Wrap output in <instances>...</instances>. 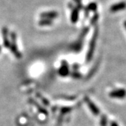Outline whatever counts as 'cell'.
Wrapping results in <instances>:
<instances>
[{"mask_svg": "<svg viewBox=\"0 0 126 126\" xmlns=\"http://www.w3.org/2000/svg\"><path fill=\"white\" fill-rule=\"evenodd\" d=\"M75 1H77L78 3H79V6H81V2H80V0H74Z\"/></svg>", "mask_w": 126, "mask_h": 126, "instance_id": "obj_8", "label": "cell"}, {"mask_svg": "<svg viewBox=\"0 0 126 126\" xmlns=\"http://www.w3.org/2000/svg\"><path fill=\"white\" fill-rule=\"evenodd\" d=\"M126 2H120L116 4L112 5L110 8L111 11L112 12H116V11H118L120 10H123V9H126Z\"/></svg>", "mask_w": 126, "mask_h": 126, "instance_id": "obj_4", "label": "cell"}, {"mask_svg": "<svg viewBox=\"0 0 126 126\" xmlns=\"http://www.w3.org/2000/svg\"><path fill=\"white\" fill-rule=\"evenodd\" d=\"M2 36H3V42L5 48H9L11 46V41L9 39V30L6 27H4L1 30Z\"/></svg>", "mask_w": 126, "mask_h": 126, "instance_id": "obj_2", "label": "cell"}, {"mask_svg": "<svg viewBox=\"0 0 126 126\" xmlns=\"http://www.w3.org/2000/svg\"><path fill=\"white\" fill-rule=\"evenodd\" d=\"M124 26H125V27H126V20L124 22Z\"/></svg>", "mask_w": 126, "mask_h": 126, "instance_id": "obj_9", "label": "cell"}, {"mask_svg": "<svg viewBox=\"0 0 126 126\" xmlns=\"http://www.w3.org/2000/svg\"><path fill=\"white\" fill-rule=\"evenodd\" d=\"M39 25L40 26H50V25H53V21H52V20L42 18L41 20H39Z\"/></svg>", "mask_w": 126, "mask_h": 126, "instance_id": "obj_6", "label": "cell"}, {"mask_svg": "<svg viewBox=\"0 0 126 126\" xmlns=\"http://www.w3.org/2000/svg\"><path fill=\"white\" fill-rule=\"evenodd\" d=\"M96 8H97V6H96L95 4H90L88 6V9H87L94 11V10H96Z\"/></svg>", "mask_w": 126, "mask_h": 126, "instance_id": "obj_7", "label": "cell"}, {"mask_svg": "<svg viewBox=\"0 0 126 126\" xmlns=\"http://www.w3.org/2000/svg\"><path fill=\"white\" fill-rule=\"evenodd\" d=\"M58 16V13L56 11H48V12H44L40 14V17L41 18H46V19H55L57 18Z\"/></svg>", "mask_w": 126, "mask_h": 126, "instance_id": "obj_3", "label": "cell"}, {"mask_svg": "<svg viewBox=\"0 0 126 126\" xmlns=\"http://www.w3.org/2000/svg\"><path fill=\"white\" fill-rule=\"evenodd\" d=\"M10 48H11V52L13 53V54L15 55V57L16 58H21L22 54L18 50L17 44H16V32H14L11 33V46H10Z\"/></svg>", "mask_w": 126, "mask_h": 126, "instance_id": "obj_1", "label": "cell"}, {"mask_svg": "<svg viewBox=\"0 0 126 126\" xmlns=\"http://www.w3.org/2000/svg\"><path fill=\"white\" fill-rule=\"evenodd\" d=\"M0 51H1V46H0Z\"/></svg>", "mask_w": 126, "mask_h": 126, "instance_id": "obj_10", "label": "cell"}, {"mask_svg": "<svg viewBox=\"0 0 126 126\" xmlns=\"http://www.w3.org/2000/svg\"><path fill=\"white\" fill-rule=\"evenodd\" d=\"M79 19V9L76 8L72 12L71 15V21L72 23H76Z\"/></svg>", "mask_w": 126, "mask_h": 126, "instance_id": "obj_5", "label": "cell"}]
</instances>
